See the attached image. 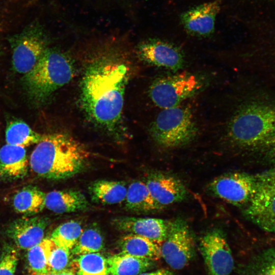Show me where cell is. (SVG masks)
Masks as SVG:
<instances>
[{
  "label": "cell",
  "instance_id": "1",
  "mask_svg": "<svg viewBox=\"0 0 275 275\" xmlns=\"http://www.w3.org/2000/svg\"><path fill=\"white\" fill-rule=\"evenodd\" d=\"M128 77L127 66L109 56L95 60L82 77V108L94 124L109 132L116 131L121 124Z\"/></svg>",
  "mask_w": 275,
  "mask_h": 275
},
{
  "label": "cell",
  "instance_id": "2",
  "mask_svg": "<svg viewBox=\"0 0 275 275\" xmlns=\"http://www.w3.org/2000/svg\"><path fill=\"white\" fill-rule=\"evenodd\" d=\"M229 141L261 161L275 163V97L260 93L235 109L227 127Z\"/></svg>",
  "mask_w": 275,
  "mask_h": 275
},
{
  "label": "cell",
  "instance_id": "3",
  "mask_svg": "<svg viewBox=\"0 0 275 275\" xmlns=\"http://www.w3.org/2000/svg\"><path fill=\"white\" fill-rule=\"evenodd\" d=\"M90 155L85 146L68 135L45 134L33 151L30 164L38 176L51 180L66 179L85 169Z\"/></svg>",
  "mask_w": 275,
  "mask_h": 275
},
{
  "label": "cell",
  "instance_id": "4",
  "mask_svg": "<svg viewBox=\"0 0 275 275\" xmlns=\"http://www.w3.org/2000/svg\"><path fill=\"white\" fill-rule=\"evenodd\" d=\"M74 73L69 57L60 51L46 48L33 68L23 75L22 81L29 97L41 103L68 84Z\"/></svg>",
  "mask_w": 275,
  "mask_h": 275
},
{
  "label": "cell",
  "instance_id": "5",
  "mask_svg": "<svg viewBox=\"0 0 275 275\" xmlns=\"http://www.w3.org/2000/svg\"><path fill=\"white\" fill-rule=\"evenodd\" d=\"M197 132L190 109L179 105L163 108L152 122L150 128L154 140L166 148L187 144L195 138Z\"/></svg>",
  "mask_w": 275,
  "mask_h": 275
},
{
  "label": "cell",
  "instance_id": "6",
  "mask_svg": "<svg viewBox=\"0 0 275 275\" xmlns=\"http://www.w3.org/2000/svg\"><path fill=\"white\" fill-rule=\"evenodd\" d=\"M256 177L255 191L243 213L261 230L275 234V163Z\"/></svg>",
  "mask_w": 275,
  "mask_h": 275
},
{
  "label": "cell",
  "instance_id": "7",
  "mask_svg": "<svg viewBox=\"0 0 275 275\" xmlns=\"http://www.w3.org/2000/svg\"><path fill=\"white\" fill-rule=\"evenodd\" d=\"M202 86L200 78L190 74L164 76L151 84L149 94L153 102L163 109L179 105L197 93Z\"/></svg>",
  "mask_w": 275,
  "mask_h": 275
},
{
  "label": "cell",
  "instance_id": "8",
  "mask_svg": "<svg viewBox=\"0 0 275 275\" xmlns=\"http://www.w3.org/2000/svg\"><path fill=\"white\" fill-rule=\"evenodd\" d=\"M160 246L161 257L172 268L186 267L195 255L194 239L187 223L181 218L172 221L169 234Z\"/></svg>",
  "mask_w": 275,
  "mask_h": 275
},
{
  "label": "cell",
  "instance_id": "9",
  "mask_svg": "<svg viewBox=\"0 0 275 275\" xmlns=\"http://www.w3.org/2000/svg\"><path fill=\"white\" fill-rule=\"evenodd\" d=\"M256 174L234 172L217 177L208 186L214 196L237 207H244L255 189Z\"/></svg>",
  "mask_w": 275,
  "mask_h": 275
},
{
  "label": "cell",
  "instance_id": "10",
  "mask_svg": "<svg viewBox=\"0 0 275 275\" xmlns=\"http://www.w3.org/2000/svg\"><path fill=\"white\" fill-rule=\"evenodd\" d=\"M199 249L208 275H230L234 267L232 252L224 232L214 228L201 238Z\"/></svg>",
  "mask_w": 275,
  "mask_h": 275
},
{
  "label": "cell",
  "instance_id": "11",
  "mask_svg": "<svg viewBox=\"0 0 275 275\" xmlns=\"http://www.w3.org/2000/svg\"><path fill=\"white\" fill-rule=\"evenodd\" d=\"M138 50L140 58L150 64L174 71L183 67V53L177 46L167 42L150 39L142 43Z\"/></svg>",
  "mask_w": 275,
  "mask_h": 275
},
{
  "label": "cell",
  "instance_id": "12",
  "mask_svg": "<svg viewBox=\"0 0 275 275\" xmlns=\"http://www.w3.org/2000/svg\"><path fill=\"white\" fill-rule=\"evenodd\" d=\"M111 224L119 231L138 235L160 243L167 238L172 221L158 218L119 216L112 219Z\"/></svg>",
  "mask_w": 275,
  "mask_h": 275
},
{
  "label": "cell",
  "instance_id": "13",
  "mask_svg": "<svg viewBox=\"0 0 275 275\" xmlns=\"http://www.w3.org/2000/svg\"><path fill=\"white\" fill-rule=\"evenodd\" d=\"M222 0H214L196 6L180 16L181 22L186 31L198 37H208L214 32L216 16Z\"/></svg>",
  "mask_w": 275,
  "mask_h": 275
},
{
  "label": "cell",
  "instance_id": "14",
  "mask_svg": "<svg viewBox=\"0 0 275 275\" xmlns=\"http://www.w3.org/2000/svg\"><path fill=\"white\" fill-rule=\"evenodd\" d=\"M145 183L154 200L163 208L180 202L187 196L184 184L171 175L152 173L147 177Z\"/></svg>",
  "mask_w": 275,
  "mask_h": 275
},
{
  "label": "cell",
  "instance_id": "15",
  "mask_svg": "<svg viewBox=\"0 0 275 275\" xmlns=\"http://www.w3.org/2000/svg\"><path fill=\"white\" fill-rule=\"evenodd\" d=\"M46 49L44 40L38 35L29 34L20 37L12 48L14 70L23 75L26 74L36 65Z\"/></svg>",
  "mask_w": 275,
  "mask_h": 275
},
{
  "label": "cell",
  "instance_id": "16",
  "mask_svg": "<svg viewBox=\"0 0 275 275\" xmlns=\"http://www.w3.org/2000/svg\"><path fill=\"white\" fill-rule=\"evenodd\" d=\"M49 223V219L44 216L22 217L13 221L7 232L19 248L30 249L44 239Z\"/></svg>",
  "mask_w": 275,
  "mask_h": 275
},
{
  "label": "cell",
  "instance_id": "17",
  "mask_svg": "<svg viewBox=\"0 0 275 275\" xmlns=\"http://www.w3.org/2000/svg\"><path fill=\"white\" fill-rule=\"evenodd\" d=\"M28 160L25 147L7 144L0 149V177L13 180L24 177Z\"/></svg>",
  "mask_w": 275,
  "mask_h": 275
},
{
  "label": "cell",
  "instance_id": "18",
  "mask_svg": "<svg viewBox=\"0 0 275 275\" xmlns=\"http://www.w3.org/2000/svg\"><path fill=\"white\" fill-rule=\"evenodd\" d=\"M89 203L82 193L72 189L51 191L45 195V206L57 213L85 210Z\"/></svg>",
  "mask_w": 275,
  "mask_h": 275
},
{
  "label": "cell",
  "instance_id": "19",
  "mask_svg": "<svg viewBox=\"0 0 275 275\" xmlns=\"http://www.w3.org/2000/svg\"><path fill=\"white\" fill-rule=\"evenodd\" d=\"M127 187L124 182L98 180L88 187L92 201L102 205H114L125 201Z\"/></svg>",
  "mask_w": 275,
  "mask_h": 275
},
{
  "label": "cell",
  "instance_id": "20",
  "mask_svg": "<svg viewBox=\"0 0 275 275\" xmlns=\"http://www.w3.org/2000/svg\"><path fill=\"white\" fill-rule=\"evenodd\" d=\"M127 210L136 213H149L162 209L152 197L145 182H132L127 187L125 199Z\"/></svg>",
  "mask_w": 275,
  "mask_h": 275
},
{
  "label": "cell",
  "instance_id": "21",
  "mask_svg": "<svg viewBox=\"0 0 275 275\" xmlns=\"http://www.w3.org/2000/svg\"><path fill=\"white\" fill-rule=\"evenodd\" d=\"M119 245L123 254L153 261L161 257L157 242L138 235L128 233L120 238Z\"/></svg>",
  "mask_w": 275,
  "mask_h": 275
},
{
  "label": "cell",
  "instance_id": "22",
  "mask_svg": "<svg viewBox=\"0 0 275 275\" xmlns=\"http://www.w3.org/2000/svg\"><path fill=\"white\" fill-rule=\"evenodd\" d=\"M109 275H138L153 268L154 261L120 253L107 258Z\"/></svg>",
  "mask_w": 275,
  "mask_h": 275
},
{
  "label": "cell",
  "instance_id": "23",
  "mask_svg": "<svg viewBox=\"0 0 275 275\" xmlns=\"http://www.w3.org/2000/svg\"><path fill=\"white\" fill-rule=\"evenodd\" d=\"M45 195L36 186L24 187L14 196L13 206L15 210L24 215H34L45 206Z\"/></svg>",
  "mask_w": 275,
  "mask_h": 275
},
{
  "label": "cell",
  "instance_id": "24",
  "mask_svg": "<svg viewBox=\"0 0 275 275\" xmlns=\"http://www.w3.org/2000/svg\"><path fill=\"white\" fill-rule=\"evenodd\" d=\"M45 135L34 131L28 124L18 119L7 123L5 131L7 144L23 147L38 144Z\"/></svg>",
  "mask_w": 275,
  "mask_h": 275
},
{
  "label": "cell",
  "instance_id": "25",
  "mask_svg": "<svg viewBox=\"0 0 275 275\" xmlns=\"http://www.w3.org/2000/svg\"><path fill=\"white\" fill-rule=\"evenodd\" d=\"M70 266L77 275H109L107 259L98 252L78 255Z\"/></svg>",
  "mask_w": 275,
  "mask_h": 275
},
{
  "label": "cell",
  "instance_id": "26",
  "mask_svg": "<svg viewBox=\"0 0 275 275\" xmlns=\"http://www.w3.org/2000/svg\"><path fill=\"white\" fill-rule=\"evenodd\" d=\"M240 275H275V247L262 251L240 269Z\"/></svg>",
  "mask_w": 275,
  "mask_h": 275
},
{
  "label": "cell",
  "instance_id": "27",
  "mask_svg": "<svg viewBox=\"0 0 275 275\" xmlns=\"http://www.w3.org/2000/svg\"><path fill=\"white\" fill-rule=\"evenodd\" d=\"M82 230L79 222L71 220L57 227L50 238L58 246L70 251L77 242Z\"/></svg>",
  "mask_w": 275,
  "mask_h": 275
},
{
  "label": "cell",
  "instance_id": "28",
  "mask_svg": "<svg viewBox=\"0 0 275 275\" xmlns=\"http://www.w3.org/2000/svg\"><path fill=\"white\" fill-rule=\"evenodd\" d=\"M104 247V239L99 228L94 225L82 230L77 242L70 251L78 256L100 252Z\"/></svg>",
  "mask_w": 275,
  "mask_h": 275
},
{
  "label": "cell",
  "instance_id": "29",
  "mask_svg": "<svg viewBox=\"0 0 275 275\" xmlns=\"http://www.w3.org/2000/svg\"><path fill=\"white\" fill-rule=\"evenodd\" d=\"M55 246V243L49 238L43 239L40 243L29 249L28 260L33 272L49 271V259Z\"/></svg>",
  "mask_w": 275,
  "mask_h": 275
},
{
  "label": "cell",
  "instance_id": "30",
  "mask_svg": "<svg viewBox=\"0 0 275 275\" xmlns=\"http://www.w3.org/2000/svg\"><path fill=\"white\" fill-rule=\"evenodd\" d=\"M70 263V251L56 245L49 259V271L56 274L67 269Z\"/></svg>",
  "mask_w": 275,
  "mask_h": 275
},
{
  "label": "cell",
  "instance_id": "31",
  "mask_svg": "<svg viewBox=\"0 0 275 275\" xmlns=\"http://www.w3.org/2000/svg\"><path fill=\"white\" fill-rule=\"evenodd\" d=\"M17 260L16 252L8 251L0 262V275H14Z\"/></svg>",
  "mask_w": 275,
  "mask_h": 275
},
{
  "label": "cell",
  "instance_id": "32",
  "mask_svg": "<svg viewBox=\"0 0 275 275\" xmlns=\"http://www.w3.org/2000/svg\"><path fill=\"white\" fill-rule=\"evenodd\" d=\"M174 273L169 270L160 269L150 272H144L138 275H172Z\"/></svg>",
  "mask_w": 275,
  "mask_h": 275
},
{
  "label": "cell",
  "instance_id": "33",
  "mask_svg": "<svg viewBox=\"0 0 275 275\" xmlns=\"http://www.w3.org/2000/svg\"><path fill=\"white\" fill-rule=\"evenodd\" d=\"M56 275H77L70 269H66L56 274Z\"/></svg>",
  "mask_w": 275,
  "mask_h": 275
},
{
  "label": "cell",
  "instance_id": "34",
  "mask_svg": "<svg viewBox=\"0 0 275 275\" xmlns=\"http://www.w3.org/2000/svg\"><path fill=\"white\" fill-rule=\"evenodd\" d=\"M31 275H56V274L51 271H48L45 272L33 271Z\"/></svg>",
  "mask_w": 275,
  "mask_h": 275
},
{
  "label": "cell",
  "instance_id": "35",
  "mask_svg": "<svg viewBox=\"0 0 275 275\" xmlns=\"http://www.w3.org/2000/svg\"><path fill=\"white\" fill-rule=\"evenodd\" d=\"M270 67L271 68V69L273 73L275 75V60H274V62L273 63V65H271V66H270Z\"/></svg>",
  "mask_w": 275,
  "mask_h": 275
},
{
  "label": "cell",
  "instance_id": "36",
  "mask_svg": "<svg viewBox=\"0 0 275 275\" xmlns=\"http://www.w3.org/2000/svg\"><path fill=\"white\" fill-rule=\"evenodd\" d=\"M172 275H175L174 274H173Z\"/></svg>",
  "mask_w": 275,
  "mask_h": 275
}]
</instances>
